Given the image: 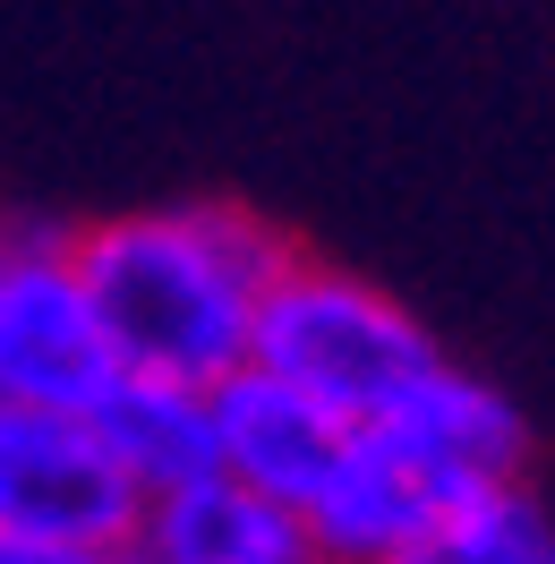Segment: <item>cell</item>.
I'll use <instances>...</instances> for the list:
<instances>
[{"mask_svg": "<svg viewBox=\"0 0 555 564\" xmlns=\"http://www.w3.org/2000/svg\"><path fill=\"white\" fill-rule=\"evenodd\" d=\"M334 454H342V420L316 411L300 386H282L265 368H240V377L214 386V462L231 479L308 513V496L325 488Z\"/></svg>", "mask_w": 555, "mask_h": 564, "instance_id": "cell-7", "label": "cell"}, {"mask_svg": "<svg viewBox=\"0 0 555 564\" xmlns=\"http://www.w3.org/2000/svg\"><path fill=\"white\" fill-rule=\"evenodd\" d=\"M521 479V411L479 368L445 359L393 411L342 427V454L308 496V530L325 564H384L418 530L461 513L470 496Z\"/></svg>", "mask_w": 555, "mask_h": 564, "instance_id": "cell-2", "label": "cell"}, {"mask_svg": "<svg viewBox=\"0 0 555 564\" xmlns=\"http://www.w3.org/2000/svg\"><path fill=\"white\" fill-rule=\"evenodd\" d=\"M95 420H104L120 470L138 479V496H163V488H188V479L222 470L214 462V393L206 386L120 368V386L95 402Z\"/></svg>", "mask_w": 555, "mask_h": 564, "instance_id": "cell-8", "label": "cell"}, {"mask_svg": "<svg viewBox=\"0 0 555 564\" xmlns=\"http://www.w3.org/2000/svg\"><path fill=\"white\" fill-rule=\"evenodd\" d=\"M138 505L145 496L120 470L95 411H52V402H9L0 393V530L129 547Z\"/></svg>", "mask_w": 555, "mask_h": 564, "instance_id": "cell-5", "label": "cell"}, {"mask_svg": "<svg viewBox=\"0 0 555 564\" xmlns=\"http://www.w3.org/2000/svg\"><path fill=\"white\" fill-rule=\"evenodd\" d=\"M445 359L453 351L393 291H377L368 274H342V265L291 257V274L274 282V300H265V317H257L248 368L300 386L316 411H334L342 427H359V420H377V411H393L402 393H418Z\"/></svg>", "mask_w": 555, "mask_h": 564, "instance_id": "cell-3", "label": "cell"}, {"mask_svg": "<svg viewBox=\"0 0 555 564\" xmlns=\"http://www.w3.org/2000/svg\"><path fill=\"white\" fill-rule=\"evenodd\" d=\"M77 274L120 368L214 393L257 351V317L291 274V248L248 206L188 197V206H145L77 231Z\"/></svg>", "mask_w": 555, "mask_h": 564, "instance_id": "cell-1", "label": "cell"}, {"mask_svg": "<svg viewBox=\"0 0 555 564\" xmlns=\"http://www.w3.org/2000/svg\"><path fill=\"white\" fill-rule=\"evenodd\" d=\"M111 386H120V351L86 300L77 231L43 214L0 223V393L52 402V411H95Z\"/></svg>", "mask_w": 555, "mask_h": 564, "instance_id": "cell-4", "label": "cell"}, {"mask_svg": "<svg viewBox=\"0 0 555 564\" xmlns=\"http://www.w3.org/2000/svg\"><path fill=\"white\" fill-rule=\"evenodd\" d=\"M384 564H555V513L521 488H487L461 513H445L436 530H418L402 556Z\"/></svg>", "mask_w": 555, "mask_h": 564, "instance_id": "cell-9", "label": "cell"}, {"mask_svg": "<svg viewBox=\"0 0 555 564\" xmlns=\"http://www.w3.org/2000/svg\"><path fill=\"white\" fill-rule=\"evenodd\" d=\"M0 564H138L129 547H77V539H18L0 530Z\"/></svg>", "mask_w": 555, "mask_h": 564, "instance_id": "cell-10", "label": "cell"}, {"mask_svg": "<svg viewBox=\"0 0 555 564\" xmlns=\"http://www.w3.org/2000/svg\"><path fill=\"white\" fill-rule=\"evenodd\" d=\"M129 556L138 564H325V547H316L300 505L248 488L231 470H206L188 488L145 496Z\"/></svg>", "mask_w": 555, "mask_h": 564, "instance_id": "cell-6", "label": "cell"}]
</instances>
